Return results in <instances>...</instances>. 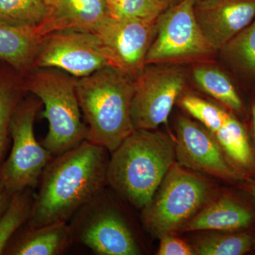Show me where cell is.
I'll return each mask as SVG.
<instances>
[{
	"instance_id": "obj_29",
	"label": "cell",
	"mask_w": 255,
	"mask_h": 255,
	"mask_svg": "<svg viewBox=\"0 0 255 255\" xmlns=\"http://www.w3.org/2000/svg\"><path fill=\"white\" fill-rule=\"evenodd\" d=\"M159 1H160L166 8H168L169 6H173V5L180 2L182 0H159Z\"/></svg>"
},
{
	"instance_id": "obj_2",
	"label": "cell",
	"mask_w": 255,
	"mask_h": 255,
	"mask_svg": "<svg viewBox=\"0 0 255 255\" xmlns=\"http://www.w3.org/2000/svg\"><path fill=\"white\" fill-rule=\"evenodd\" d=\"M108 187L137 209L147 206L176 162L175 142L158 130L137 129L112 152Z\"/></svg>"
},
{
	"instance_id": "obj_31",
	"label": "cell",
	"mask_w": 255,
	"mask_h": 255,
	"mask_svg": "<svg viewBox=\"0 0 255 255\" xmlns=\"http://www.w3.org/2000/svg\"><path fill=\"white\" fill-rule=\"evenodd\" d=\"M253 128H254V133L255 137V102L253 107Z\"/></svg>"
},
{
	"instance_id": "obj_7",
	"label": "cell",
	"mask_w": 255,
	"mask_h": 255,
	"mask_svg": "<svg viewBox=\"0 0 255 255\" xmlns=\"http://www.w3.org/2000/svg\"><path fill=\"white\" fill-rule=\"evenodd\" d=\"M74 241L99 255H138L141 249L127 218L102 191L69 221Z\"/></svg>"
},
{
	"instance_id": "obj_13",
	"label": "cell",
	"mask_w": 255,
	"mask_h": 255,
	"mask_svg": "<svg viewBox=\"0 0 255 255\" xmlns=\"http://www.w3.org/2000/svg\"><path fill=\"white\" fill-rule=\"evenodd\" d=\"M194 14L210 46L222 49L255 19V0H196Z\"/></svg>"
},
{
	"instance_id": "obj_11",
	"label": "cell",
	"mask_w": 255,
	"mask_h": 255,
	"mask_svg": "<svg viewBox=\"0 0 255 255\" xmlns=\"http://www.w3.org/2000/svg\"><path fill=\"white\" fill-rule=\"evenodd\" d=\"M156 21L110 16L89 31L100 38L117 68L135 78L145 66L146 55L156 33Z\"/></svg>"
},
{
	"instance_id": "obj_26",
	"label": "cell",
	"mask_w": 255,
	"mask_h": 255,
	"mask_svg": "<svg viewBox=\"0 0 255 255\" xmlns=\"http://www.w3.org/2000/svg\"><path fill=\"white\" fill-rule=\"evenodd\" d=\"M111 16L156 21L167 9L159 0H114L109 4Z\"/></svg>"
},
{
	"instance_id": "obj_27",
	"label": "cell",
	"mask_w": 255,
	"mask_h": 255,
	"mask_svg": "<svg viewBox=\"0 0 255 255\" xmlns=\"http://www.w3.org/2000/svg\"><path fill=\"white\" fill-rule=\"evenodd\" d=\"M158 255H195L194 248L174 234L166 235L160 238L157 251Z\"/></svg>"
},
{
	"instance_id": "obj_22",
	"label": "cell",
	"mask_w": 255,
	"mask_h": 255,
	"mask_svg": "<svg viewBox=\"0 0 255 255\" xmlns=\"http://www.w3.org/2000/svg\"><path fill=\"white\" fill-rule=\"evenodd\" d=\"M33 188L14 193L0 218V255L4 254L8 243L27 223L34 200Z\"/></svg>"
},
{
	"instance_id": "obj_9",
	"label": "cell",
	"mask_w": 255,
	"mask_h": 255,
	"mask_svg": "<svg viewBox=\"0 0 255 255\" xmlns=\"http://www.w3.org/2000/svg\"><path fill=\"white\" fill-rule=\"evenodd\" d=\"M196 1L182 0L159 15L145 65L200 58L214 51L196 21Z\"/></svg>"
},
{
	"instance_id": "obj_16",
	"label": "cell",
	"mask_w": 255,
	"mask_h": 255,
	"mask_svg": "<svg viewBox=\"0 0 255 255\" xmlns=\"http://www.w3.org/2000/svg\"><path fill=\"white\" fill-rule=\"evenodd\" d=\"M253 221L248 208L228 196L210 201L188 221L180 232L214 231L232 232L248 227Z\"/></svg>"
},
{
	"instance_id": "obj_5",
	"label": "cell",
	"mask_w": 255,
	"mask_h": 255,
	"mask_svg": "<svg viewBox=\"0 0 255 255\" xmlns=\"http://www.w3.org/2000/svg\"><path fill=\"white\" fill-rule=\"evenodd\" d=\"M214 191L205 177L174 162L152 200L141 209L144 227L159 238L180 231L212 201Z\"/></svg>"
},
{
	"instance_id": "obj_32",
	"label": "cell",
	"mask_w": 255,
	"mask_h": 255,
	"mask_svg": "<svg viewBox=\"0 0 255 255\" xmlns=\"http://www.w3.org/2000/svg\"><path fill=\"white\" fill-rule=\"evenodd\" d=\"M106 1H107V2L108 3V4H110L112 2V1H114V0H106Z\"/></svg>"
},
{
	"instance_id": "obj_21",
	"label": "cell",
	"mask_w": 255,
	"mask_h": 255,
	"mask_svg": "<svg viewBox=\"0 0 255 255\" xmlns=\"http://www.w3.org/2000/svg\"><path fill=\"white\" fill-rule=\"evenodd\" d=\"M193 77L203 91L220 103L238 113L243 112V102L234 85L219 69L198 66L193 70Z\"/></svg>"
},
{
	"instance_id": "obj_33",
	"label": "cell",
	"mask_w": 255,
	"mask_h": 255,
	"mask_svg": "<svg viewBox=\"0 0 255 255\" xmlns=\"http://www.w3.org/2000/svg\"><path fill=\"white\" fill-rule=\"evenodd\" d=\"M255 248V238H254V243H253V246Z\"/></svg>"
},
{
	"instance_id": "obj_4",
	"label": "cell",
	"mask_w": 255,
	"mask_h": 255,
	"mask_svg": "<svg viewBox=\"0 0 255 255\" xmlns=\"http://www.w3.org/2000/svg\"><path fill=\"white\" fill-rule=\"evenodd\" d=\"M23 90L45 106L42 117L48 131L42 145L56 156L86 140L87 126L82 120L75 80L54 68H33L21 78Z\"/></svg>"
},
{
	"instance_id": "obj_18",
	"label": "cell",
	"mask_w": 255,
	"mask_h": 255,
	"mask_svg": "<svg viewBox=\"0 0 255 255\" xmlns=\"http://www.w3.org/2000/svg\"><path fill=\"white\" fill-rule=\"evenodd\" d=\"M25 93L21 78L12 69L0 70V166L9 141L11 117Z\"/></svg>"
},
{
	"instance_id": "obj_6",
	"label": "cell",
	"mask_w": 255,
	"mask_h": 255,
	"mask_svg": "<svg viewBox=\"0 0 255 255\" xmlns=\"http://www.w3.org/2000/svg\"><path fill=\"white\" fill-rule=\"evenodd\" d=\"M41 102L36 97L23 98L9 124L11 152L0 166V186L11 194L38 185L41 174L53 156L37 140L34 122Z\"/></svg>"
},
{
	"instance_id": "obj_20",
	"label": "cell",
	"mask_w": 255,
	"mask_h": 255,
	"mask_svg": "<svg viewBox=\"0 0 255 255\" xmlns=\"http://www.w3.org/2000/svg\"><path fill=\"white\" fill-rule=\"evenodd\" d=\"M48 12V0H0L1 21L29 28L35 34L46 21Z\"/></svg>"
},
{
	"instance_id": "obj_15",
	"label": "cell",
	"mask_w": 255,
	"mask_h": 255,
	"mask_svg": "<svg viewBox=\"0 0 255 255\" xmlns=\"http://www.w3.org/2000/svg\"><path fill=\"white\" fill-rule=\"evenodd\" d=\"M75 243L69 223L57 222L28 227L8 243L4 254L11 255H61Z\"/></svg>"
},
{
	"instance_id": "obj_19",
	"label": "cell",
	"mask_w": 255,
	"mask_h": 255,
	"mask_svg": "<svg viewBox=\"0 0 255 255\" xmlns=\"http://www.w3.org/2000/svg\"><path fill=\"white\" fill-rule=\"evenodd\" d=\"M225 155L235 164L248 168L253 162V156L244 127L228 112L224 123L214 132Z\"/></svg>"
},
{
	"instance_id": "obj_14",
	"label": "cell",
	"mask_w": 255,
	"mask_h": 255,
	"mask_svg": "<svg viewBox=\"0 0 255 255\" xmlns=\"http://www.w3.org/2000/svg\"><path fill=\"white\" fill-rule=\"evenodd\" d=\"M48 17L36 33L41 38L62 30H91L110 15L106 0H48Z\"/></svg>"
},
{
	"instance_id": "obj_30",
	"label": "cell",
	"mask_w": 255,
	"mask_h": 255,
	"mask_svg": "<svg viewBox=\"0 0 255 255\" xmlns=\"http://www.w3.org/2000/svg\"><path fill=\"white\" fill-rule=\"evenodd\" d=\"M247 190L253 197L255 198V182L250 183L248 185V187H247Z\"/></svg>"
},
{
	"instance_id": "obj_24",
	"label": "cell",
	"mask_w": 255,
	"mask_h": 255,
	"mask_svg": "<svg viewBox=\"0 0 255 255\" xmlns=\"http://www.w3.org/2000/svg\"><path fill=\"white\" fill-rule=\"evenodd\" d=\"M221 50L233 63L255 75V18Z\"/></svg>"
},
{
	"instance_id": "obj_25",
	"label": "cell",
	"mask_w": 255,
	"mask_h": 255,
	"mask_svg": "<svg viewBox=\"0 0 255 255\" xmlns=\"http://www.w3.org/2000/svg\"><path fill=\"white\" fill-rule=\"evenodd\" d=\"M180 105L212 134L222 127L228 114L219 106L189 94L183 96Z\"/></svg>"
},
{
	"instance_id": "obj_12",
	"label": "cell",
	"mask_w": 255,
	"mask_h": 255,
	"mask_svg": "<svg viewBox=\"0 0 255 255\" xmlns=\"http://www.w3.org/2000/svg\"><path fill=\"white\" fill-rule=\"evenodd\" d=\"M174 142L176 162L179 165L223 180L239 178L214 135L199 122L179 117Z\"/></svg>"
},
{
	"instance_id": "obj_10",
	"label": "cell",
	"mask_w": 255,
	"mask_h": 255,
	"mask_svg": "<svg viewBox=\"0 0 255 255\" xmlns=\"http://www.w3.org/2000/svg\"><path fill=\"white\" fill-rule=\"evenodd\" d=\"M185 81L181 69L145 65L134 78L130 117L135 130H155L167 123Z\"/></svg>"
},
{
	"instance_id": "obj_17",
	"label": "cell",
	"mask_w": 255,
	"mask_h": 255,
	"mask_svg": "<svg viewBox=\"0 0 255 255\" xmlns=\"http://www.w3.org/2000/svg\"><path fill=\"white\" fill-rule=\"evenodd\" d=\"M41 40L29 28L13 26L0 20V60L20 78L33 69Z\"/></svg>"
},
{
	"instance_id": "obj_3",
	"label": "cell",
	"mask_w": 255,
	"mask_h": 255,
	"mask_svg": "<svg viewBox=\"0 0 255 255\" xmlns=\"http://www.w3.org/2000/svg\"><path fill=\"white\" fill-rule=\"evenodd\" d=\"M75 87L86 121V140L112 153L135 130L130 117L134 78L107 67L75 80Z\"/></svg>"
},
{
	"instance_id": "obj_1",
	"label": "cell",
	"mask_w": 255,
	"mask_h": 255,
	"mask_svg": "<svg viewBox=\"0 0 255 255\" xmlns=\"http://www.w3.org/2000/svg\"><path fill=\"white\" fill-rule=\"evenodd\" d=\"M109 151L85 140L54 156L43 170L26 226L68 223L108 187Z\"/></svg>"
},
{
	"instance_id": "obj_23",
	"label": "cell",
	"mask_w": 255,
	"mask_h": 255,
	"mask_svg": "<svg viewBox=\"0 0 255 255\" xmlns=\"http://www.w3.org/2000/svg\"><path fill=\"white\" fill-rule=\"evenodd\" d=\"M254 238L246 233H214L200 238L194 248L199 255H241L251 251Z\"/></svg>"
},
{
	"instance_id": "obj_8",
	"label": "cell",
	"mask_w": 255,
	"mask_h": 255,
	"mask_svg": "<svg viewBox=\"0 0 255 255\" xmlns=\"http://www.w3.org/2000/svg\"><path fill=\"white\" fill-rule=\"evenodd\" d=\"M116 66L110 52L95 33L86 29L62 30L42 38L33 68H54L81 78Z\"/></svg>"
},
{
	"instance_id": "obj_28",
	"label": "cell",
	"mask_w": 255,
	"mask_h": 255,
	"mask_svg": "<svg viewBox=\"0 0 255 255\" xmlns=\"http://www.w3.org/2000/svg\"><path fill=\"white\" fill-rule=\"evenodd\" d=\"M12 194H10L4 188L0 186V218L9 204Z\"/></svg>"
}]
</instances>
